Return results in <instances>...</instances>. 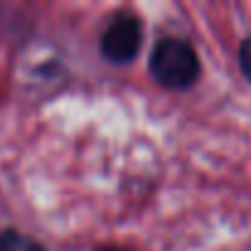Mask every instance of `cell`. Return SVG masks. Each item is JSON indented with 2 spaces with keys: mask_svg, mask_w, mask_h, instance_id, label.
Instances as JSON below:
<instances>
[{
  "mask_svg": "<svg viewBox=\"0 0 251 251\" xmlns=\"http://www.w3.org/2000/svg\"><path fill=\"white\" fill-rule=\"evenodd\" d=\"M239 62H241L244 74H246V76H249V81H251V37H246V40L241 42V50H239Z\"/></svg>",
  "mask_w": 251,
  "mask_h": 251,
  "instance_id": "cell-4",
  "label": "cell"
},
{
  "mask_svg": "<svg viewBox=\"0 0 251 251\" xmlns=\"http://www.w3.org/2000/svg\"><path fill=\"white\" fill-rule=\"evenodd\" d=\"M141 40H143V27L141 20L136 15L121 13L111 20V25L103 32L101 40V52L111 59V62H131L138 50H141Z\"/></svg>",
  "mask_w": 251,
  "mask_h": 251,
  "instance_id": "cell-2",
  "label": "cell"
},
{
  "mask_svg": "<svg viewBox=\"0 0 251 251\" xmlns=\"http://www.w3.org/2000/svg\"><path fill=\"white\" fill-rule=\"evenodd\" d=\"M0 251H45V249L18 231H3L0 234Z\"/></svg>",
  "mask_w": 251,
  "mask_h": 251,
  "instance_id": "cell-3",
  "label": "cell"
},
{
  "mask_svg": "<svg viewBox=\"0 0 251 251\" xmlns=\"http://www.w3.org/2000/svg\"><path fill=\"white\" fill-rule=\"evenodd\" d=\"M99 251H123V249H99Z\"/></svg>",
  "mask_w": 251,
  "mask_h": 251,
  "instance_id": "cell-5",
  "label": "cell"
},
{
  "mask_svg": "<svg viewBox=\"0 0 251 251\" xmlns=\"http://www.w3.org/2000/svg\"><path fill=\"white\" fill-rule=\"evenodd\" d=\"M151 72L158 84L168 89H187L200 76V59L182 40H163L153 50Z\"/></svg>",
  "mask_w": 251,
  "mask_h": 251,
  "instance_id": "cell-1",
  "label": "cell"
}]
</instances>
